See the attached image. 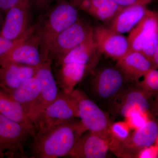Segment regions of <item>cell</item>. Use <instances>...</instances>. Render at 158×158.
Returning <instances> with one entry per match:
<instances>
[{
	"label": "cell",
	"instance_id": "6da1fadb",
	"mask_svg": "<svg viewBox=\"0 0 158 158\" xmlns=\"http://www.w3.org/2000/svg\"><path fill=\"white\" fill-rule=\"evenodd\" d=\"M87 131L81 121L72 119L37 132L30 144L33 158H58L68 155L79 138Z\"/></svg>",
	"mask_w": 158,
	"mask_h": 158
},
{
	"label": "cell",
	"instance_id": "7a4b0ae2",
	"mask_svg": "<svg viewBox=\"0 0 158 158\" xmlns=\"http://www.w3.org/2000/svg\"><path fill=\"white\" fill-rule=\"evenodd\" d=\"M46 10L44 17L36 24L34 32L43 62L49 59L51 46L57 36L80 19L79 10L69 0H59Z\"/></svg>",
	"mask_w": 158,
	"mask_h": 158
},
{
	"label": "cell",
	"instance_id": "3957f363",
	"mask_svg": "<svg viewBox=\"0 0 158 158\" xmlns=\"http://www.w3.org/2000/svg\"><path fill=\"white\" fill-rule=\"evenodd\" d=\"M90 93L100 102L112 106L123 90L132 81L116 65L98 62L89 74ZM110 107V108H111Z\"/></svg>",
	"mask_w": 158,
	"mask_h": 158
},
{
	"label": "cell",
	"instance_id": "277c9868",
	"mask_svg": "<svg viewBox=\"0 0 158 158\" xmlns=\"http://www.w3.org/2000/svg\"><path fill=\"white\" fill-rule=\"evenodd\" d=\"M79 118L78 100L75 89L70 93L59 91L56 98L40 114L34 121L37 132Z\"/></svg>",
	"mask_w": 158,
	"mask_h": 158
},
{
	"label": "cell",
	"instance_id": "5b68a950",
	"mask_svg": "<svg viewBox=\"0 0 158 158\" xmlns=\"http://www.w3.org/2000/svg\"><path fill=\"white\" fill-rule=\"evenodd\" d=\"M156 94L148 92L139 82L129 83L119 94L110 108L113 113L124 118L132 113L140 112L152 116L156 111Z\"/></svg>",
	"mask_w": 158,
	"mask_h": 158
},
{
	"label": "cell",
	"instance_id": "8992f818",
	"mask_svg": "<svg viewBox=\"0 0 158 158\" xmlns=\"http://www.w3.org/2000/svg\"><path fill=\"white\" fill-rule=\"evenodd\" d=\"M34 136L27 128L0 113V158H27L26 147Z\"/></svg>",
	"mask_w": 158,
	"mask_h": 158
},
{
	"label": "cell",
	"instance_id": "52a82bcc",
	"mask_svg": "<svg viewBox=\"0 0 158 158\" xmlns=\"http://www.w3.org/2000/svg\"><path fill=\"white\" fill-rule=\"evenodd\" d=\"M78 100L79 118L87 131L108 138V132L112 123L109 115L90 99L82 90L75 89Z\"/></svg>",
	"mask_w": 158,
	"mask_h": 158
},
{
	"label": "cell",
	"instance_id": "ba28073f",
	"mask_svg": "<svg viewBox=\"0 0 158 158\" xmlns=\"http://www.w3.org/2000/svg\"><path fill=\"white\" fill-rule=\"evenodd\" d=\"M31 0H21L6 11L0 34L4 38L16 40L23 37L31 29Z\"/></svg>",
	"mask_w": 158,
	"mask_h": 158
},
{
	"label": "cell",
	"instance_id": "9c48e42d",
	"mask_svg": "<svg viewBox=\"0 0 158 158\" xmlns=\"http://www.w3.org/2000/svg\"><path fill=\"white\" fill-rule=\"evenodd\" d=\"M131 51L151 52L158 45V14L148 10L144 17L129 32Z\"/></svg>",
	"mask_w": 158,
	"mask_h": 158
},
{
	"label": "cell",
	"instance_id": "30bf717a",
	"mask_svg": "<svg viewBox=\"0 0 158 158\" xmlns=\"http://www.w3.org/2000/svg\"><path fill=\"white\" fill-rule=\"evenodd\" d=\"M92 30L90 24L79 19L57 36L50 50L49 59L55 62L87 39Z\"/></svg>",
	"mask_w": 158,
	"mask_h": 158
},
{
	"label": "cell",
	"instance_id": "8fae6325",
	"mask_svg": "<svg viewBox=\"0 0 158 158\" xmlns=\"http://www.w3.org/2000/svg\"><path fill=\"white\" fill-rule=\"evenodd\" d=\"M158 137L157 123L153 118L150 119L141 127L131 133L114 153L118 157L137 158L142 149L155 144Z\"/></svg>",
	"mask_w": 158,
	"mask_h": 158
},
{
	"label": "cell",
	"instance_id": "7c38bea8",
	"mask_svg": "<svg viewBox=\"0 0 158 158\" xmlns=\"http://www.w3.org/2000/svg\"><path fill=\"white\" fill-rule=\"evenodd\" d=\"M52 64L50 59L42 62L37 68L35 75L40 82V90L39 97L29 115L34 124L37 117L56 98L59 92L53 73Z\"/></svg>",
	"mask_w": 158,
	"mask_h": 158
},
{
	"label": "cell",
	"instance_id": "4fadbf2b",
	"mask_svg": "<svg viewBox=\"0 0 158 158\" xmlns=\"http://www.w3.org/2000/svg\"><path fill=\"white\" fill-rule=\"evenodd\" d=\"M94 41L102 54L113 60H119L131 51L127 37L116 33L106 26L92 27Z\"/></svg>",
	"mask_w": 158,
	"mask_h": 158
},
{
	"label": "cell",
	"instance_id": "5bb4252c",
	"mask_svg": "<svg viewBox=\"0 0 158 158\" xmlns=\"http://www.w3.org/2000/svg\"><path fill=\"white\" fill-rule=\"evenodd\" d=\"M8 62L35 67L42 63L39 41L34 32L13 47L1 59L0 65Z\"/></svg>",
	"mask_w": 158,
	"mask_h": 158
},
{
	"label": "cell",
	"instance_id": "9a60e30c",
	"mask_svg": "<svg viewBox=\"0 0 158 158\" xmlns=\"http://www.w3.org/2000/svg\"><path fill=\"white\" fill-rule=\"evenodd\" d=\"M85 133L79 138L67 156L74 158L106 157L110 150L108 138L89 131Z\"/></svg>",
	"mask_w": 158,
	"mask_h": 158
},
{
	"label": "cell",
	"instance_id": "2e32d148",
	"mask_svg": "<svg viewBox=\"0 0 158 158\" xmlns=\"http://www.w3.org/2000/svg\"><path fill=\"white\" fill-rule=\"evenodd\" d=\"M38 66L13 62L0 65V88L6 92L17 89L26 81L35 76Z\"/></svg>",
	"mask_w": 158,
	"mask_h": 158
},
{
	"label": "cell",
	"instance_id": "e0dca14e",
	"mask_svg": "<svg viewBox=\"0 0 158 158\" xmlns=\"http://www.w3.org/2000/svg\"><path fill=\"white\" fill-rule=\"evenodd\" d=\"M77 9L95 19L110 22L123 8L113 0H69Z\"/></svg>",
	"mask_w": 158,
	"mask_h": 158
},
{
	"label": "cell",
	"instance_id": "ac0fdd59",
	"mask_svg": "<svg viewBox=\"0 0 158 158\" xmlns=\"http://www.w3.org/2000/svg\"><path fill=\"white\" fill-rule=\"evenodd\" d=\"M147 6L134 5L123 7L110 22L108 28L116 33H129L147 13Z\"/></svg>",
	"mask_w": 158,
	"mask_h": 158
},
{
	"label": "cell",
	"instance_id": "d6986e66",
	"mask_svg": "<svg viewBox=\"0 0 158 158\" xmlns=\"http://www.w3.org/2000/svg\"><path fill=\"white\" fill-rule=\"evenodd\" d=\"M116 65L132 81H139V79L154 68L150 60L141 52L131 51L117 60Z\"/></svg>",
	"mask_w": 158,
	"mask_h": 158
},
{
	"label": "cell",
	"instance_id": "ffe728a7",
	"mask_svg": "<svg viewBox=\"0 0 158 158\" xmlns=\"http://www.w3.org/2000/svg\"><path fill=\"white\" fill-rule=\"evenodd\" d=\"M0 113L9 119L22 125L32 133L34 137L36 135L37 129L21 105L9 94L1 88Z\"/></svg>",
	"mask_w": 158,
	"mask_h": 158
},
{
	"label": "cell",
	"instance_id": "44dd1931",
	"mask_svg": "<svg viewBox=\"0 0 158 158\" xmlns=\"http://www.w3.org/2000/svg\"><path fill=\"white\" fill-rule=\"evenodd\" d=\"M40 90V82L34 76L24 82L17 89L7 93L21 105L29 117V114L39 97Z\"/></svg>",
	"mask_w": 158,
	"mask_h": 158
},
{
	"label": "cell",
	"instance_id": "7402d4cb",
	"mask_svg": "<svg viewBox=\"0 0 158 158\" xmlns=\"http://www.w3.org/2000/svg\"><path fill=\"white\" fill-rule=\"evenodd\" d=\"M131 128L126 122L112 123L108 132V139L110 150L115 152L122 143L125 141L131 134Z\"/></svg>",
	"mask_w": 158,
	"mask_h": 158
},
{
	"label": "cell",
	"instance_id": "603a6c76",
	"mask_svg": "<svg viewBox=\"0 0 158 158\" xmlns=\"http://www.w3.org/2000/svg\"><path fill=\"white\" fill-rule=\"evenodd\" d=\"M143 81L139 82L143 89L149 93L157 94L158 91V71L152 68L144 75Z\"/></svg>",
	"mask_w": 158,
	"mask_h": 158
},
{
	"label": "cell",
	"instance_id": "cb8c5ba5",
	"mask_svg": "<svg viewBox=\"0 0 158 158\" xmlns=\"http://www.w3.org/2000/svg\"><path fill=\"white\" fill-rule=\"evenodd\" d=\"M35 29V26L34 25L32 26L31 29L26 34V35L20 39L16 40H9L4 38L0 34V60L13 47L29 37L32 33H34Z\"/></svg>",
	"mask_w": 158,
	"mask_h": 158
},
{
	"label": "cell",
	"instance_id": "d4e9b609",
	"mask_svg": "<svg viewBox=\"0 0 158 158\" xmlns=\"http://www.w3.org/2000/svg\"><path fill=\"white\" fill-rule=\"evenodd\" d=\"M149 114L146 113L136 112L132 113L125 118L127 123L131 129H137L145 124L147 122L152 118Z\"/></svg>",
	"mask_w": 158,
	"mask_h": 158
},
{
	"label": "cell",
	"instance_id": "484cf974",
	"mask_svg": "<svg viewBox=\"0 0 158 158\" xmlns=\"http://www.w3.org/2000/svg\"><path fill=\"white\" fill-rule=\"evenodd\" d=\"M158 156V147L154 144L142 149L138 155L137 158H154Z\"/></svg>",
	"mask_w": 158,
	"mask_h": 158
},
{
	"label": "cell",
	"instance_id": "4316f807",
	"mask_svg": "<svg viewBox=\"0 0 158 158\" xmlns=\"http://www.w3.org/2000/svg\"><path fill=\"white\" fill-rule=\"evenodd\" d=\"M59 0H31L32 5L39 11H43L48 9L54 2Z\"/></svg>",
	"mask_w": 158,
	"mask_h": 158
},
{
	"label": "cell",
	"instance_id": "83f0119b",
	"mask_svg": "<svg viewBox=\"0 0 158 158\" xmlns=\"http://www.w3.org/2000/svg\"><path fill=\"white\" fill-rule=\"evenodd\" d=\"M119 6L125 7L134 5H143L147 6L153 0H113Z\"/></svg>",
	"mask_w": 158,
	"mask_h": 158
},
{
	"label": "cell",
	"instance_id": "f1b7e54d",
	"mask_svg": "<svg viewBox=\"0 0 158 158\" xmlns=\"http://www.w3.org/2000/svg\"><path fill=\"white\" fill-rule=\"evenodd\" d=\"M21 0H0V11L5 13L13 6L19 3Z\"/></svg>",
	"mask_w": 158,
	"mask_h": 158
},
{
	"label": "cell",
	"instance_id": "f546056e",
	"mask_svg": "<svg viewBox=\"0 0 158 158\" xmlns=\"http://www.w3.org/2000/svg\"><path fill=\"white\" fill-rule=\"evenodd\" d=\"M3 22V19L2 17V13L0 11V30H1V27H2V25Z\"/></svg>",
	"mask_w": 158,
	"mask_h": 158
}]
</instances>
